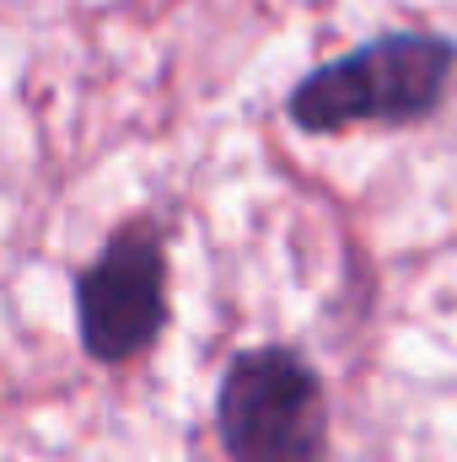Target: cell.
<instances>
[{
    "label": "cell",
    "instance_id": "6da1fadb",
    "mask_svg": "<svg viewBox=\"0 0 457 462\" xmlns=\"http://www.w3.org/2000/svg\"><path fill=\"white\" fill-rule=\"evenodd\" d=\"M452 65L457 43L442 32H382L307 70L285 97V118L302 134H340L355 124H420L442 108Z\"/></svg>",
    "mask_w": 457,
    "mask_h": 462
},
{
    "label": "cell",
    "instance_id": "7a4b0ae2",
    "mask_svg": "<svg viewBox=\"0 0 457 462\" xmlns=\"http://www.w3.org/2000/svg\"><path fill=\"white\" fill-rule=\"evenodd\" d=\"M216 430L231 462H323L329 452L323 376L285 345L231 355L216 393Z\"/></svg>",
    "mask_w": 457,
    "mask_h": 462
},
{
    "label": "cell",
    "instance_id": "3957f363",
    "mask_svg": "<svg viewBox=\"0 0 457 462\" xmlns=\"http://www.w3.org/2000/svg\"><path fill=\"white\" fill-rule=\"evenodd\" d=\"M167 236L156 221H124L92 263L76 269V334L98 365H129L167 334Z\"/></svg>",
    "mask_w": 457,
    "mask_h": 462
}]
</instances>
